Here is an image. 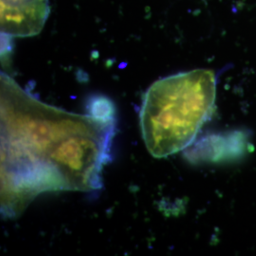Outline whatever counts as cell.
<instances>
[{
	"label": "cell",
	"mask_w": 256,
	"mask_h": 256,
	"mask_svg": "<svg viewBox=\"0 0 256 256\" xmlns=\"http://www.w3.org/2000/svg\"><path fill=\"white\" fill-rule=\"evenodd\" d=\"M90 115L48 106L1 74V212L14 218L39 194L93 192L110 160L112 102L96 97Z\"/></svg>",
	"instance_id": "6da1fadb"
},
{
	"label": "cell",
	"mask_w": 256,
	"mask_h": 256,
	"mask_svg": "<svg viewBox=\"0 0 256 256\" xmlns=\"http://www.w3.org/2000/svg\"><path fill=\"white\" fill-rule=\"evenodd\" d=\"M216 75L209 70L176 74L154 82L140 110V128L156 158L192 146L216 110Z\"/></svg>",
	"instance_id": "7a4b0ae2"
},
{
	"label": "cell",
	"mask_w": 256,
	"mask_h": 256,
	"mask_svg": "<svg viewBox=\"0 0 256 256\" xmlns=\"http://www.w3.org/2000/svg\"><path fill=\"white\" fill-rule=\"evenodd\" d=\"M50 14V0H1V34L36 36L45 27Z\"/></svg>",
	"instance_id": "3957f363"
},
{
	"label": "cell",
	"mask_w": 256,
	"mask_h": 256,
	"mask_svg": "<svg viewBox=\"0 0 256 256\" xmlns=\"http://www.w3.org/2000/svg\"><path fill=\"white\" fill-rule=\"evenodd\" d=\"M250 146L248 138L241 132L206 138L188 152L192 160L220 162L244 155Z\"/></svg>",
	"instance_id": "277c9868"
}]
</instances>
